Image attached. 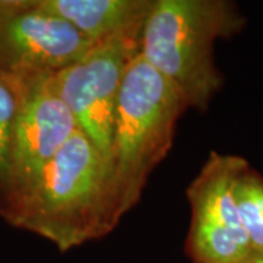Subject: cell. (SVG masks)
I'll return each instance as SVG.
<instances>
[{"label":"cell","mask_w":263,"mask_h":263,"mask_svg":"<svg viewBox=\"0 0 263 263\" xmlns=\"http://www.w3.org/2000/svg\"><path fill=\"white\" fill-rule=\"evenodd\" d=\"M0 215L10 226L48 240L60 252L103 238L116 228L110 212L108 167L78 129Z\"/></svg>","instance_id":"cell-1"},{"label":"cell","mask_w":263,"mask_h":263,"mask_svg":"<svg viewBox=\"0 0 263 263\" xmlns=\"http://www.w3.org/2000/svg\"><path fill=\"white\" fill-rule=\"evenodd\" d=\"M245 15L228 0H154L142 29L141 56L187 108L205 113L224 78L215 43L241 32Z\"/></svg>","instance_id":"cell-2"},{"label":"cell","mask_w":263,"mask_h":263,"mask_svg":"<svg viewBox=\"0 0 263 263\" xmlns=\"http://www.w3.org/2000/svg\"><path fill=\"white\" fill-rule=\"evenodd\" d=\"M187 105L139 54L127 67L116 107L108 164L113 226L138 205L151 173L173 146Z\"/></svg>","instance_id":"cell-3"},{"label":"cell","mask_w":263,"mask_h":263,"mask_svg":"<svg viewBox=\"0 0 263 263\" xmlns=\"http://www.w3.org/2000/svg\"><path fill=\"white\" fill-rule=\"evenodd\" d=\"M142 29L97 43L81 60L50 76L53 91L73 114L107 167L120 86L127 67L141 54Z\"/></svg>","instance_id":"cell-4"},{"label":"cell","mask_w":263,"mask_h":263,"mask_svg":"<svg viewBox=\"0 0 263 263\" xmlns=\"http://www.w3.org/2000/svg\"><path fill=\"white\" fill-rule=\"evenodd\" d=\"M247 162L243 157L212 151L190 181L184 250L193 263H238L252 253L234 199L235 180Z\"/></svg>","instance_id":"cell-5"},{"label":"cell","mask_w":263,"mask_h":263,"mask_svg":"<svg viewBox=\"0 0 263 263\" xmlns=\"http://www.w3.org/2000/svg\"><path fill=\"white\" fill-rule=\"evenodd\" d=\"M97 43L37 0H0V70L16 79L51 76Z\"/></svg>","instance_id":"cell-6"},{"label":"cell","mask_w":263,"mask_h":263,"mask_svg":"<svg viewBox=\"0 0 263 263\" xmlns=\"http://www.w3.org/2000/svg\"><path fill=\"white\" fill-rule=\"evenodd\" d=\"M18 81L21 105L12 132L9 173L0 211L28 187L79 129L73 114L53 91L50 76Z\"/></svg>","instance_id":"cell-7"},{"label":"cell","mask_w":263,"mask_h":263,"mask_svg":"<svg viewBox=\"0 0 263 263\" xmlns=\"http://www.w3.org/2000/svg\"><path fill=\"white\" fill-rule=\"evenodd\" d=\"M92 43L143 27L154 0H37Z\"/></svg>","instance_id":"cell-8"},{"label":"cell","mask_w":263,"mask_h":263,"mask_svg":"<svg viewBox=\"0 0 263 263\" xmlns=\"http://www.w3.org/2000/svg\"><path fill=\"white\" fill-rule=\"evenodd\" d=\"M234 199L250 252L263 254V174L249 162L235 180Z\"/></svg>","instance_id":"cell-9"},{"label":"cell","mask_w":263,"mask_h":263,"mask_svg":"<svg viewBox=\"0 0 263 263\" xmlns=\"http://www.w3.org/2000/svg\"><path fill=\"white\" fill-rule=\"evenodd\" d=\"M21 105V85L16 78L0 70V196L3 195L9 173L12 132Z\"/></svg>","instance_id":"cell-10"},{"label":"cell","mask_w":263,"mask_h":263,"mask_svg":"<svg viewBox=\"0 0 263 263\" xmlns=\"http://www.w3.org/2000/svg\"><path fill=\"white\" fill-rule=\"evenodd\" d=\"M238 263H263V254L250 253L247 257H245L241 262Z\"/></svg>","instance_id":"cell-11"}]
</instances>
